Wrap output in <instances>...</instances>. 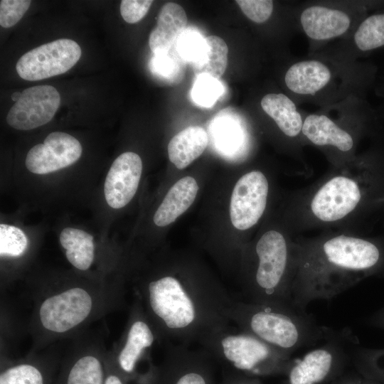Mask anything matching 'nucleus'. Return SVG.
<instances>
[{"label": "nucleus", "mask_w": 384, "mask_h": 384, "mask_svg": "<svg viewBox=\"0 0 384 384\" xmlns=\"http://www.w3.org/2000/svg\"><path fill=\"white\" fill-rule=\"evenodd\" d=\"M292 305L306 312L315 300H329L384 264L383 248L352 230H327L312 238L294 237Z\"/></svg>", "instance_id": "1"}, {"label": "nucleus", "mask_w": 384, "mask_h": 384, "mask_svg": "<svg viewBox=\"0 0 384 384\" xmlns=\"http://www.w3.org/2000/svg\"><path fill=\"white\" fill-rule=\"evenodd\" d=\"M160 343L188 346L210 330L228 325L225 311L233 301L218 283L204 276L162 274L135 289Z\"/></svg>", "instance_id": "2"}, {"label": "nucleus", "mask_w": 384, "mask_h": 384, "mask_svg": "<svg viewBox=\"0 0 384 384\" xmlns=\"http://www.w3.org/2000/svg\"><path fill=\"white\" fill-rule=\"evenodd\" d=\"M121 287L70 284L36 290L31 294L32 309L28 330L31 352L54 342L75 338L92 322L121 306Z\"/></svg>", "instance_id": "3"}, {"label": "nucleus", "mask_w": 384, "mask_h": 384, "mask_svg": "<svg viewBox=\"0 0 384 384\" xmlns=\"http://www.w3.org/2000/svg\"><path fill=\"white\" fill-rule=\"evenodd\" d=\"M361 174L353 165L342 164L310 186L294 192L287 214L290 233L352 230L365 200Z\"/></svg>", "instance_id": "4"}, {"label": "nucleus", "mask_w": 384, "mask_h": 384, "mask_svg": "<svg viewBox=\"0 0 384 384\" xmlns=\"http://www.w3.org/2000/svg\"><path fill=\"white\" fill-rule=\"evenodd\" d=\"M229 321L283 353L324 341L331 329L319 325L311 314L292 306L234 300L225 311Z\"/></svg>", "instance_id": "5"}, {"label": "nucleus", "mask_w": 384, "mask_h": 384, "mask_svg": "<svg viewBox=\"0 0 384 384\" xmlns=\"http://www.w3.org/2000/svg\"><path fill=\"white\" fill-rule=\"evenodd\" d=\"M291 234L289 230L269 229L252 246L243 284L247 302L292 306L295 235Z\"/></svg>", "instance_id": "6"}, {"label": "nucleus", "mask_w": 384, "mask_h": 384, "mask_svg": "<svg viewBox=\"0 0 384 384\" xmlns=\"http://www.w3.org/2000/svg\"><path fill=\"white\" fill-rule=\"evenodd\" d=\"M196 342L224 372L248 377L285 376L296 361L292 355L229 324L201 334Z\"/></svg>", "instance_id": "7"}, {"label": "nucleus", "mask_w": 384, "mask_h": 384, "mask_svg": "<svg viewBox=\"0 0 384 384\" xmlns=\"http://www.w3.org/2000/svg\"><path fill=\"white\" fill-rule=\"evenodd\" d=\"M325 342L296 359L280 384H322L341 376L358 344L349 330H331Z\"/></svg>", "instance_id": "8"}, {"label": "nucleus", "mask_w": 384, "mask_h": 384, "mask_svg": "<svg viewBox=\"0 0 384 384\" xmlns=\"http://www.w3.org/2000/svg\"><path fill=\"white\" fill-rule=\"evenodd\" d=\"M156 342L160 343L157 332L142 304L134 298L122 335L110 350L117 367L128 382L138 377L141 363L151 359L150 352Z\"/></svg>", "instance_id": "9"}, {"label": "nucleus", "mask_w": 384, "mask_h": 384, "mask_svg": "<svg viewBox=\"0 0 384 384\" xmlns=\"http://www.w3.org/2000/svg\"><path fill=\"white\" fill-rule=\"evenodd\" d=\"M61 359L55 384H105L107 351L99 336L85 331Z\"/></svg>", "instance_id": "10"}, {"label": "nucleus", "mask_w": 384, "mask_h": 384, "mask_svg": "<svg viewBox=\"0 0 384 384\" xmlns=\"http://www.w3.org/2000/svg\"><path fill=\"white\" fill-rule=\"evenodd\" d=\"M213 363L203 350L168 343L154 384H216Z\"/></svg>", "instance_id": "11"}, {"label": "nucleus", "mask_w": 384, "mask_h": 384, "mask_svg": "<svg viewBox=\"0 0 384 384\" xmlns=\"http://www.w3.org/2000/svg\"><path fill=\"white\" fill-rule=\"evenodd\" d=\"M81 54L77 42L60 38L23 54L16 63V70L23 80H40L67 72L77 63Z\"/></svg>", "instance_id": "12"}, {"label": "nucleus", "mask_w": 384, "mask_h": 384, "mask_svg": "<svg viewBox=\"0 0 384 384\" xmlns=\"http://www.w3.org/2000/svg\"><path fill=\"white\" fill-rule=\"evenodd\" d=\"M270 192L267 176L259 170L242 175L235 183L230 203L233 225L240 230L254 227L264 215Z\"/></svg>", "instance_id": "13"}, {"label": "nucleus", "mask_w": 384, "mask_h": 384, "mask_svg": "<svg viewBox=\"0 0 384 384\" xmlns=\"http://www.w3.org/2000/svg\"><path fill=\"white\" fill-rule=\"evenodd\" d=\"M60 104L58 90L51 85H36L23 90L10 108L6 122L18 130H30L49 122Z\"/></svg>", "instance_id": "14"}, {"label": "nucleus", "mask_w": 384, "mask_h": 384, "mask_svg": "<svg viewBox=\"0 0 384 384\" xmlns=\"http://www.w3.org/2000/svg\"><path fill=\"white\" fill-rule=\"evenodd\" d=\"M82 151L80 142L61 132L50 133L43 144L33 146L26 157V166L36 174H46L68 167L76 162Z\"/></svg>", "instance_id": "15"}, {"label": "nucleus", "mask_w": 384, "mask_h": 384, "mask_svg": "<svg viewBox=\"0 0 384 384\" xmlns=\"http://www.w3.org/2000/svg\"><path fill=\"white\" fill-rule=\"evenodd\" d=\"M60 361L53 349L18 360L1 358L0 384H53Z\"/></svg>", "instance_id": "16"}, {"label": "nucleus", "mask_w": 384, "mask_h": 384, "mask_svg": "<svg viewBox=\"0 0 384 384\" xmlns=\"http://www.w3.org/2000/svg\"><path fill=\"white\" fill-rule=\"evenodd\" d=\"M142 171L140 156L127 151L115 159L107 174L104 193L107 204L119 209L127 205L135 195Z\"/></svg>", "instance_id": "17"}, {"label": "nucleus", "mask_w": 384, "mask_h": 384, "mask_svg": "<svg viewBox=\"0 0 384 384\" xmlns=\"http://www.w3.org/2000/svg\"><path fill=\"white\" fill-rule=\"evenodd\" d=\"M187 25L186 11L176 3L169 2L161 9L156 26L151 31L149 45L154 55L170 50L184 33Z\"/></svg>", "instance_id": "18"}, {"label": "nucleus", "mask_w": 384, "mask_h": 384, "mask_svg": "<svg viewBox=\"0 0 384 384\" xmlns=\"http://www.w3.org/2000/svg\"><path fill=\"white\" fill-rule=\"evenodd\" d=\"M300 21L305 33L319 41L342 35L351 23L346 13L319 6L306 9L301 14Z\"/></svg>", "instance_id": "19"}, {"label": "nucleus", "mask_w": 384, "mask_h": 384, "mask_svg": "<svg viewBox=\"0 0 384 384\" xmlns=\"http://www.w3.org/2000/svg\"><path fill=\"white\" fill-rule=\"evenodd\" d=\"M198 191V183L191 176H185L176 181L154 213L155 225L164 227L175 221L192 205Z\"/></svg>", "instance_id": "20"}, {"label": "nucleus", "mask_w": 384, "mask_h": 384, "mask_svg": "<svg viewBox=\"0 0 384 384\" xmlns=\"http://www.w3.org/2000/svg\"><path fill=\"white\" fill-rule=\"evenodd\" d=\"M302 133L316 146H332L343 153L352 150L354 144L352 136L325 115L306 117Z\"/></svg>", "instance_id": "21"}, {"label": "nucleus", "mask_w": 384, "mask_h": 384, "mask_svg": "<svg viewBox=\"0 0 384 384\" xmlns=\"http://www.w3.org/2000/svg\"><path fill=\"white\" fill-rule=\"evenodd\" d=\"M329 69L318 60H304L292 65L284 77L287 87L294 93L314 95L329 82Z\"/></svg>", "instance_id": "22"}, {"label": "nucleus", "mask_w": 384, "mask_h": 384, "mask_svg": "<svg viewBox=\"0 0 384 384\" xmlns=\"http://www.w3.org/2000/svg\"><path fill=\"white\" fill-rule=\"evenodd\" d=\"M208 144L206 131L199 126H190L176 134L169 142V160L177 169H185L203 154Z\"/></svg>", "instance_id": "23"}, {"label": "nucleus", "mask_w": 384, "mask_h": 384, "mask_svg": "<svg viewBox=\"0 0 384 384\" xmlns=\"http://www.w3.org/2000/svg\"><path fill=\"white\" fill-rule=\"evenodd\" d=\"M260 104L284 134L294 138L302 132L301 114L287 96L282 93H270L262 97Z\"/></svg>", "instance_id": "24"}, {"label": "nucleus", "mask_w": 384, "mask_h": 384, "mask_svg": "<svg viewBox=\"0 0 384 384\" xmlns=\"http://www.w3.org/2000/svg\"><path fill=\"white\" fill-rule=\"evenodd\" d=\"M60 243L68 262L77 270L87 271L95 260L93 237L73 228H65L60 234Z\"/></svg>", "instance_id": "25"}, {"label": "nucleus", "mask_w": 384, "mask_h": 384, "mask_svg": "<svg viewBox=\"0 0 384 384\" xmlns=\"http://www.w3.org/2000/svg\"><path fill=\"white\" fill-rule=\"evenodd\" d=\"M205 44L199 57L192 62L196 75H208L219 80L228 64V48L225 41L217 36L204 38Z\"/></svg>", "instance_id": "26"}, {"label": "nucleus", "mask_w": 384, "mask_h": 384, "mask_svg": "<svg viewBox=\"0 0 384 384\" xmlns=\"http://www.w3.org/2000/svg\"><path fill=\"white\" fill-rule=\"evenodd\" d=\"M356 346L351 352V362L357 373L366 379L384 384V348Z\"/></svg>", "instance_id": "27"}, {"label": "nucleus", "mask_w": 384, "mask_h": 384, "mask_svg": "<svg viewBox=\"0 0 384 384\" xmlns=\"http://www.w3.org/2000/svg\"><path fill=\"white\" fill-rule=\"evenodd\" d=\"M354 41L363 51L384 46V14L366 18L355 33Z\"/></svg>", "instance_id": "28"}, {"label": "nucleus", "mask_w": 384, "mask_h": 384, "mask_svg": "<svg viewBox=\"0 0 384 384\" xmlns=\"http://www.w3.org/2000/svg\"><path fill=\"white\" fill-rule=\"evenodd\" d=\"M28 247V239L18 228L6 224L0 225L1 257L16 258L23 255Z\"/></svg>", "instance_id": "29"}, {"label": "nucleus", "mask_w": 384, "mask_h": 384, "mask_svg": "<svg viewBox=\"0 0 384 384\" xmlns=\"http://www.w3.org/2000/svg\"><path fill=\"white\" fill-rule=\"evenodd\" d=\"M212 136L216 148L228 156L235 154L242 142L240 130L229 121L219 122L213 125Z\"/></svg>", "instance_id": "30"}, {"label": "nucleus", "mask_w": 384, "mask_h": 384, "mask_svg": "<svg viewBox=\"0 0 384 384\" xmlns=\"http://www.w3.org/2000/svg\"><path fill=\"white\" fill-rule=\"evenodd\" d=\"M197 77L191 91L192 98L201 106H211L221 95L223 87L219 80L208 75Z\"/></svg>", "instance_id": "31"}, {"label": "nucleus", "mask_w": 384, "mask_h": 384, "mask_svg": "<svg viewBox=\"0 0 384 384\" xmlns=\"http://www.w3.org/2000/svg\"><path fill=\"white\" fill-rule=\"evenodd\" d=\"M176 50L183 60L195 61L203 50L205 41L194 31L183 33L177 40Z\"/></svg>", "instance_id": "32"}, {"label": "nucleus", "mask_w": 384, "mask_h": 384, "mask_svg": "<svg viewBox=\"0 0 384 384\" xmlns=\"http://www.w3.org/2000/svg\"><path fill=\"white\" fill-rule=\"evenodd\" d=\"M29 0H1L0 1V25L10 28L16 24L28 10Z\"/></svg>", "instance_id": "33"}, {"label": "nucleus", "mask_w": 384, "mask_h": 384, "mask_svg": "<svg viewBox=\"0 0 384 384\" xmlns=\"http://www.w3.org/2000/svg\"><path fill=\"white\" fill-rule=\"evenodd\" d=\"M179 60L170 50L154 55L150 61V69L156 76L173 79L179 73Z\"/></svg>", "instance_id": "34"}, {"label": "nucleus", "mask_w": 384, "mask_h": 384, "mask_svg": "<svg viewBox=\"0 0 384 384\" xmlns=\"http://www.w3.org/2000/svg\"><path fill=\"white\" fill-rule=\"evenodd\" d=\"M235 2L249 19L257 23L267 21L273 11L272 1L238 0Z\"/></svg>", "instance_id": "35"}, {"label": "nucleus", "mask_w": 384, "mask_h": 384, "mask_svg": "<svg viewBox=\"0 0 384 384\" xmlns=\"http://www.w3.org/2000/svg\"><path fill=\"white\" fill-rule=\"evenodd\" d=\"M152 3L151 0H123L120 4L121 15L126 22L135 23L145 16Z\"/></svg>", "instance_id": "36"}, {"label": "nucleus", "mask_w": 384, "mask_h": 384, "mask_svg": "<svg viewBox=\"0 0 384 384\" xmlns=\"http://www.w3.org/2000/svg\"><path fill=\"white\" fill-rule=\"evenodd\" d=\"M105 384H129L117 367L110 351H107L106 356Z\"/></svg>", "instance_id": "37"}, {"label": "nucleus", "mask_w": 384, "mask_h": 384, "mask_svg": "<svg viewBox=\"0 0 384 384\" xmlns=\"http://www.w3.org/2000/svg\"><path fill=\"white\" fill-rule=\"evenodd\" d=\"M216 384H262L259 378H252L238 373L224 372L223 379Z\"/></svg>", "instance_id": "38"}, {"label": "nucleus", "mask_w": 384, "mask_h": 384, "mask_svg": "<svg viewBox=\"0 0 384 384\" xmlns=\"http://www.w3.org/2000/svg\"><path fill=\"white\" fill-rule=\"evenodd\" d=\"M332 384H363V378L359 373H343Z\"/></svg>", "instance_id": "39"}, {"label": "nucleus", "mask_w": 384, "mask_h": 384, "mask_svg": "<svg viewBox=\"0 0 384 384\" xmlns=\"http://www.w3.org/2000/svg\"><path fill=\"white\" fill-rule=\"evenodd\" d=\"M368 323L370 326L384 330V306L373 314L368 319Z\"/></svg>", "instance_id": "40"}, {"label": "nucleus", "mask_w": 384, "mask_h": 384, "mask_svg": "<svg viewBox=\"0 0 384 384\" xmlns=\"http://www.w3.org/2000/svg\"><path fill=\"white\" fill-rule=\"evenodd\" d=\"M21 92H18L14 93V94L12 95V96H11L12 100H13L14 101H16H16L19 99V97H20V96H21Z\"/></svg>", "instance_id": "41"}]
</instances>
